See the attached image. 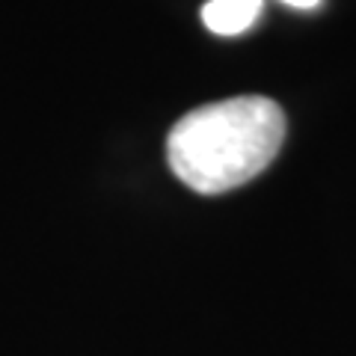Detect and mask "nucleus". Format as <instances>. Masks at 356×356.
I'll return each instance as SVG.
<instances>
[{
    "label": "nucleus",
    "instance_id": "obj_1",
    "mask_svg": "<svg viewBox=\"0 0 356 356\" xmlns=\"http://www.w3.org/2000/svg\"><path fill=\"white\" fill-rule=\"evenodd\" d=\"M282 140L280 104L261 95H241L178 119L166 137V158L178 181L202 196H217L267 170Z\"/></svg>",
    "mask_w": 356,
    "mask_h": 356
},
{
    "label": "nucleus",
    "instance_id": "obj_2",
    "mask_svg": "<svg viewBox=\"0 0 356 356\" xmlns=\"http://www.w3.org/2000/svg\"><path fill=\"white\" fill-rule=\"evenodd\" d=\"M264 0H208L202 6V24L217 36H241L261 15Z\"/></svg>",
    "mask_w": 356,
    "mask_h": 356
},
{
    "label": "nucleus",
    "instance_id": "obj_3",
    "mask_svg": "<svg viewBox=\"0 0 356 356\" xmlns=\"http://www.w3.org/2000/svg\"><path fill=\"white\" fill-rule=\"evenodd\" d=\"M285 6H294V9H315L321 6V0H282Z\"/></svg>",
    "mask_w": 356,
    "mask_h": 356
}]
</instances>
